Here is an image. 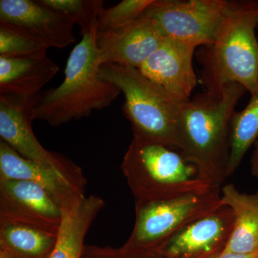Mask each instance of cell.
Instances as JSON below:
<instances>
[{
	"instance_id": "6da1fadb",
	"label": "cell",
	"mask_w": 258,
	"mask_h": 258,
	"mask_svg": "<svg viewBox=\"0 0 258 258\" xmlns=\"http://www.w3.org/2000/svg\"><path fill=\"white\" fill-rule=\"evenodd\" d=\"M247 90L231 83L218 94L205 91L190 98L181 110L177 150L212 188L221 189L227 178L231 121Z\"/></svg>"
},
{
	"instance_id": "7a4b0ae2",
	"label": "cell",
	"mask_w": 258,
	"mask_h": 258,
	"mask_svg": "<svg viewBox=\"0 0 258 258\" xmlns=\"http://www.w3.org/2000/svg\"><path fill=\"white\" fill-rule=\"evenodd\" d=\"M258 1H231L210 45L201 47L198 61L207 92L218 94L237 83L250 95L258 91Z\"/></svg>"
},
{
	"instance_id": "3957f363",
	"label": "cell",
	"mask_w": 258,
	"mask_h": 258,
	"mask_svg": "<svg viewBox=\"0 0 258 258\" xmlns=\"http://www.w3.org/2000/svg\"><path fill=\"white\" fill-rule=\"evenodd\" d=\"M96 37L97 26L74 47L64 69V81L40 93L33 108L34 120L60 126L111 106L121 93L113 83L100 76L102 64Z\"/></svg>"
},
{
	"instance_id": "277c9868",
	"label": "cell",
	"mask_w": 258,
	"mask_h": 258,
	"mask_svg": "<svg viewBox=\"0 0 258 258\" xmlns=\"http://www.w3.org/2000/svg\"><path fill=\"white\" fill-rule=\"evenodd\" d=\"M101 79L113 83L124 97L123 112L134 138L177 149L178 124L186 101L168 92L141 74L121 64H102Z\"/></svg>"
},
{
	"instance_id": "5b68a950",
	"label": "cell",
	"mask_w": 258,
	"mask_h": 258,
	"mask_svg": "<svg viewBox=\"0 0 258 258\" xmlns=\"http://www.w3.org/2000/svg\"><path fill=\"white\" fill-rule=\"evenodd\" d=\"M135 203L176 198L212 189L181 152L133 138L120 165Z\"/></svg>"
},
{
	"instance_id": "8992f818",
	"label": "cell",
	"mask_w": 258,
	"mask_h": 258,
	"mask_svg": "<svg viewBox=\"0 0 258 258\" xmlns=\"http://www.w3.org/2000/svg\"><path fill=\"white\" fill-rule=\"evenodd\" d=\"M223 206L221 189L149 203H135L133 230L123 247L154 249L189 223Z\"/></svg>"
},
{
	"instance_id": "52a82bcc",
	"label": "cell",
	"mask_w": 258,
	"mask_h": 258,
	"mask_svg": "<svg viewBox=\"0 0 258 258\" xmlns=\"http://www.w3.org/2000/svg\"><path fill=\"white\" fill-rule=\"evenodd\" d=\"M39 96L23 98L0 95L1 140L22 157L55 173L85 191L87 180L81 167L62 154L47 150L34 134L32 113Z\"/></svg>"
},
{
	"instance_id": "ba28073f",
	"label": "cell",
	"mask_w": 258,
	"mask_h": 258,
	"mask_svg": "<svg viewBox=\"0 0 258 258\" xmlns=\"http://www.w3.org/2000/svg\"><path fill=\"white\" fill-rule=\"evenodd\" d=\"M231 1L154 0L144 13L162 36L192 45L207 46L215 40Z\"/></svg>"
},
{
	"instance_id": "9c48e42d",
	"label": "cell",
	"mask_w": 258,
	"mask_h": 258,
	"mask_svg": "<svg viewBox=\"0 0 258 258\" xmlns=\"http://www.w3.org/2000/svg\"><path fill=\"white\" fill-rule=\"evenodd\" d=\"M228 206L184 226L153 249L157 258H208L225 249L233 229Z\"/></svg>"
},
{
	"instance_id": "30bf717a",
	"label": "cell",
	"mask_w": 258,
	"mask_h": 258,
	"mask_svg": "<svg viewBox=\"0 0 258 258\" xmlns=\"http://www.w3.org/2000/svg\"><path fill=\"white\" fill-rule=\"evenodd\" d=\"M62 206L40 185L0 179V220H13L58 231Z\"/></svg>"
},
{
	"instance_id": "8fae6325",
	"label": "cell",
	"mask_w": 258,
	"mask_h": 258,
	"mask_svg": "<svg viewBox=\"0 0 258 258\" xmlns=\"http://www.w3.org/2000/svg\"><path fill=\"white\" fill-rule=\"evenodd\" d=\"M164 39L154 20L144 12L113 31L97 32L96 42L101 64H121L138 69Z\"/></svg>"
},
{
	"instance_id": "7c38bea8",
	"label": "cell",
	"mask_w": 258,
	"mask_h": 258,
	"mask_svg": "<svg viewBox=\"0 0 258 258\" xmlns=\"http://www.w3.org/2000/svg\"><path fill=\"white\" fill-rule=\"evenodd\" d=\"M0 21L22 29L48 48H64L76 42L74 20L39 1L1 0Z\"/></svg>"
},
{
	"instance_id": "4fadbf2b",
	"label": "cell",
	"mask_w": 258,
	"mask_h": 258,
	"mask_svg": "<svg viewBox=\"0 0 258 258\" xmlns=\"http://www.w3.org/2000/svg\"><path fill=\"white\" fill-rule=\"evenodd\" d=\"M196 49L192 45L164 38L138 70L168 92L182 101H189L198 82L193 66Z\"/></svg>"
},
{
	"instance_id": "5bb4252c",
	"label": "cell",
	"mask_w": 258,
	"mask_h": 258,
	"mask_svg": "<svg viewBox=\"0 0 258 258\" xmlns=\"http://www.w3.org/2000/svg\"><path fill=\"white\" fill-rule=\"evenodd\" d=\"M59 67L45 53L23 57L0 56V95L30 98L58 73Z\"/></svg>"
},
{
	"instance_id": "9a60e30c",
	"label": "cell",
	"mask_w": 258,
	"mask_h": 258,
	"mask_svg": "<svg viewBox=\"0 0 258 258\" xmlns=\"http://www.w3.org/2000/svg\"><path fill=\"white\" fill-rule=\"evenodd\" d=\"M106 203L96 195L74 199L62 206V220L50 258H81L85 238Z\"/></svg>"
},
{
	"instance_id": "2e32d148",
	"label": "cell",
	"mask_w": 258,
	"mask_h": 258,
	"mask_svg": "<svg viewBox=\"0 0 258 258\" xmlns=\"http://www.w3.org/2000/svg\"><path fill=\"white\" fill-rule=\"evenodd\" d=\"M0 179L23 180L40 185L61 206L86 196L85 191L55 173L37 165L0 141Z\"/></svg>"
},
{
	"instance_id": "e0dca14e",
	"label": "cell",
	"mask_w": 258,
	"mask_h": 258,
	"mask_svg": "<svg viewBox=\"0 0 258 258\" xmlns=\"http://www.w3.org/2000/svg\"><path fill=\"white\" fill-rule=\"evenodd\" d=\"M222 205L228 206L234 215L233 229L224 250L236 253L258 252V191L240 192L235 185L221 188Z\"/></svg>"
},
{
	"instance_id": "ac0fdd59",
	"label": "cell",
	"mask_w": 258,
	"mask_h": 258,
	"mask_svg": "<svg viewBox=\"0 0 258 258\" xmlns=\"http://www.w3.org/2000/svg\"><path fill=\"white\" fill-rule=\"evenodd\" d=\"M57 232L23 222L0 220V258H50Z\"/></svg>"
},
{
	"instance_id": "d6986e66",
	"label": "cell",
	"mask_w": 258,
	"mask_h": 258,
	"mask_svg": "<svg viewBox=\"0 0 258 258\" xmlns=\"http://www.w3.org/2000/svg\"><path fill=\"white\" fill-rule=\"evenodd\" d=\"M258 139V91L247 106L235 112L231 121L230 154L227 177L235 172L249 148Z\"/></svg>"
},
{
	"instance_id": "ffe728a7",
	"label": "cell",
	"mask_w": 258,
	"mask_h": 258,
	"mask_svg": "<svg viewBox=\"0 0 258 258\" xmlns=\"http://www.w3.org/2000/svg\"><path fill=\"white\" fill-rule=\"evenodd\" d=\"M42 5L69 18L81 28V35L97 26V19L103 8L102 0H38Z\"/></svg>"
},
{
	"instance_id": "44dd1931",
	"label": "cell",
	"mask_w": 258,
	"mask_h": 258,
	"mask_svg": "<svg viewBox=\"0 0 258 258\" xmlns=\"http://www.w3.org/2000/svg\"><path fill=\"white\" fill-rule=\"evenodd\" d=\"M48 47L28 32L0 21V56L23 57L45 53Z\"/></svg>"
},
{
	"instance_id": "7402d4cb",
	"label": "cell",
	"mask_w": 258,
	"mask_h": 258,
	"mask_svg": "<svg viewBox=\"0 0 258 258\" xmlns=\"http://www.w3.org/2000/svg\"><path fill=\"white\" fill-rule=\"evenodd\" d=\"M154 0H123L115 6L103 8L97 19V32L113 31L140 16Z\"/></svg>"
},
{
	"instance_id": "603a6c76",
	"label": "cell",
	"mask_w": 258,
	"mask_h": 258,
	"mask_svg": "<svg viewBox=\"0 0 258 258\" xmlns=\"http://www.w3.org/2000/svg\"><path fill=\"white\" fill-rule=\"evenodd\" d=\"M81 258H157L153 249L119 248L86 244Z\"/></svg>"
},
{
	"instance_id": "cb8c5ba5",
	"label": "cell",
	"mask_w": 258,
	"mask_h": 258,
	"mask_svg": "<svg viewBox=\"0 0 258 258\" xmlns=\"http://www.w3.org/2000/svg\"><path fill=\"white\" fill-rule=\"evenodd\" d=\"M208 258H257V252L252 254H242L223 250Z\"/></svg>"
},
{
	"instance_id": "d4e9b609",
	"label": "cell",
	"mask_w": 258,
	"mask_h": 258,
	"mask_svg": "<svg viewBox=\"0 0 258 258\" xmlns=\"http://www.w3.org/2000/svg\"><path fill=\"white\" fill-rule=\"evenodd\" d=\"M254 146V150L250 159V172L258 180V139Z\"/></svg>"
},
{
	"instance_id": "484cf974",
	"label": "cell",
	"mask_w": 258,
	"mask_h": 258,
	"mask_svg": "<svg viewBox=\"0 0 258 258\" xmlns=\"http://www.w3.org/2000/svg\"><path fill=\"white\" fill-rule=\"evenodd\" d=\"M257 258H258V252H257Z\"/></svg>"
}]
</instances>
